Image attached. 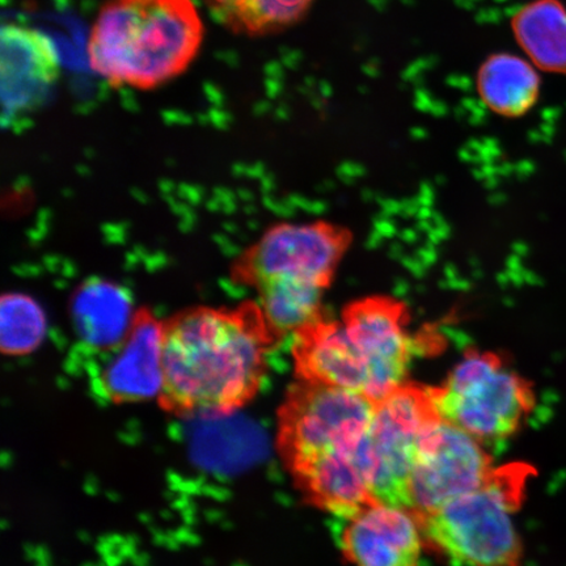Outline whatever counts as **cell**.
Instances as JSON below:
<instances>
[{"label":"cell","instance_id":"cell-1","mask_svg":"<svg viewBox=\"0 0 566 566\" xmlns=\"http://www.w3.org/2000/svg\"><path fill=\"white\" fill-rule=\"evenodd\" d=\"M279 342L259 302L180 311L163 322L160 407L182 419L238 412L259 394Z\"/></svg>","mask_w":566,"mask_h":566},{"label":"cell","instance_id":"cell-2","mask_svg":"<svg viewBox=\"0 0 566 566\" xmlns=\"http://www.w3.org/2000/svg\"><path fill=\"white\" fill-rule=\"evenodd\" d=\"M416 349L405 308L388 298L350 304L337 321L322 318L295 335L296 377L378 402L407 384Z\"/></svg>","mask_w":566,"mask_h":566},{"label":"cell","instance_id":"cell-3","mask_svg":"<svg viewBox=\"0 0 566 566\" xmlns=\"http://www.w3.org/2000/svg\"><path fill=\"white\" fill-rule=\"evenodd\" d=\"M203 35L193 0H106L90 32V66L112 87L150 91L186 73Z\"/></svg>","mask_w":566,"mask_h":566},{"label":"cell","instance_id":"cell-4","mask_svg":"<svg viewBox=\"0 0 566 566\" xmlns=\"http://www.w3.org/2000/svg\"><path fill=\"white\" fill-rule=\"evenodd\" d=\"M530 472L525 465L495 470L483 486L417 516L424 539L467 566H522L514 515Z\"/></svg>","mask_w":566,"mask_h":566},{"label":"cell","instance_id":"cell-5","mask_svg":"<svg viewBox=\"0 0 566 566\" xmlns=\"http://www.w3.org/2000/svg\"><path fill=\"white\" fill-rule=\"evenodd\" d=\"M428 392L441 420L481 443L514 436L535 406L528 381L491 353L465 354L448 379Z\"/></svg>","mask_w":566,"mask_h":566},{"label":"cell","instance_id":"cell-6","mask_svg":"<svg viewBox=\"0 0 566 566\" xmlns=\"http://www.w3.org/2000/svg\"><path fill=\"white\" fill-rule=\"evenodd\" d=\"M377 402L350 389L301 380L279 412L277 448L289 472L353 448L369 434Z\"/></svg>","mask_w":566,"mask_h":566},{"label":"cell","instance_id":"cell-7","mask_svg":"<svg viewBox=\"0 0 566 566\" xmlns=\"http://www.w3.org/2000/svg\"><path fill=\"white\" fill-rule=\"evenodd\" d=\"M348 245V232L334 224L277 223L232 261L230 279L254 290L272 281L327 289Z\"/></svg>","mask_w":566,"mask_h":566},{"label":"cell","instance_id":"cell-8","mask_svg":"<svg viewBox=\"0 0 566 566\" xmlns=\"http://www.w3.org/2000/svg\"><path fill=\"white\" fill-rule=\"evenodd\" d=\"M437 419L428 388L406 384L377 402L369 431L374 502L412 512L410 479Z\"/></svg>","mask_w":566,"mask_h":566},{"label":"cell","instance_id":"cell-9","mask_svg":"<svg viewBox=\"0 0 566 566\" xmlns=\"http://www.w3.org/2000/svg\"><path fill=\"white\" fill-rule=\"evenodd\" d=\"M494 471L483 443L437 419L423 438L410 479L412 512L417 516L434 512L483 486Z\"/></svg>","mask_w":566,"mask_h":566},{"label":"cell","instance_id":"cell-10","mask_svg":"<svg viewBox=\"0 0 566 566\" xmlns=\"http://www.w3.org/2000/svg\"><path fill=\"white\" fill-rule=\"evenodd\" d=\"M346 521L342 548L354 566H419L423 534L413 512L373 502Z\"/></svg>","mask_w":566,"mask_h":566},{"label":"cell","instance_id":"cell-11","mask_svg":"<svg viewBox=\"0 0 566 566\" xmlns=\"http://www.w3.org/2000/svg\"><path fill=\"white\" fill-rule=\"evenodd\" d=\"M163 322L148 308L134 314L129 331L101 375L103 391L116 405L158 398L161 388Z\"/></svg>","mask_w":566,"mask_h":566},{"label":"cell","instance_id":"cell-12","mask_svg":"<svg viewBox=\"0 0 566 566\" xmlns=\"http://www.w3.org/2000/svg\"><path fill=\"white\" fill-rule=\"evenodd\" d=\"M2 45V95L4 111L33 109L60 75V62L51 39L30 27L4 24Z\"/></svg>","mask_w":566,"mask_h":566},{"label":"cell","instance_id":"cell-13","mask_svg":"<svg viewBox=\"0 0 566 566\" xmlns=\"http://www.w3.org/2000/svg\"><path fill=\"white\" fill-rule=\"evenodd\" d=\"M71 314L83 342L97 349H113L129 331L134 313L129 294L104 280H91L76 289Z\"/></svg>","mask_w":566,"mask_h":566},{"label":"cell","instance_id":"cell-14","mask_svg":"<svg viewBox=\"0 0 566 566\" xmlns=\"http://www.w3.org/2000/svg\"><path fill=\"white\" fill-rule=\"evenodd\" d=\"M541 87V75L534 63L511 53L488 56L478 71L481 101L499 116L527 115L539 101Z\"/></svg>","mask_w":566,"mask_h":566},{"label":"cell","instance_id":"cell-15","mask_svg":"<svg viewBox=\"0 0 566 566\" xmlns=\"http://www.w3.org/2000/svg\"><path fill=\"white\" fill-rule=\"evenodd\" d=\"M512 30L536 69L566 76V7L560 0H533L521 7Z\"/></svg>","mask_w":566,"mask_h":566},{"label":"cell","instance_id":"cell-16","mask_svg":"<svg viewBox=\"0 0 566 566\" xmlns=\"http://www.w3.org/2000/svg\"><path fill=\"white\" fill-rule=\"evenodd\" d=\"M226 30L266 38L290 30L307 17L315 0H203Z\"/></svg>","mask_w":566,"mask_h":566},{"label":"cell","instance_id":"cell-17","mask_svg":"<svg viewBox=\"0 0 566 566\" xmlns=\"http://www.w3.org/2000/svg\"><path fill=\"white\" fill-rule=\"evenodd\" d=\"M269 327L280 339L322 321L325 287L314 283L272 281L256 289Z\"/></svg>","mask_w":566,"mask_h":566},{"label":"cell","instance_id":"cell-18","mask_svg":"<svg viewBox=\"0 0 566 566\" xmlns=\"http://www.w3.org/2000/svg\"><path fill=\"white\" fill-rule=\"evenodd\" d=\"M46 315L32 296L7 293L0 302V348L6 356L31 354L44 342Z\"/></svg>","mask_w":566,"mask_h":566}]
</instances>
